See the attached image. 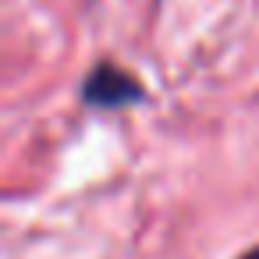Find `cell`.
<instances>
[{
    "label": "cell",
    "mask_w": 259,
    "mask_h": 259,
    "mask_svg": "<svg viewBox=\"0 0 259 259\" xmlns=\"http://www.w3.org/2000/svg\"><path fill=\"white\" fill-rule=\"evenodd\" d=\"M146 96L142 82L135 75H128L124 68L117 64H96L93 75L85 78L82 85V100L89 107H103V110H114V107H132Z\"/></svg>",
    "instance_id": "cell-1"
},
{
    "label": "cell",
    "mask_w": 259,
    "mask_h": 259,
    "mask_svg": "<svg viewBox=\"0 0 259 259\" xmlns=\"http://www.w3.org/2000/svg\"><path fill=\"white\" fill-rule=\"evenodd\" d=\"M241 259H259V248H252V252H245Z\"/></svg>",
    "instance_id": "cell-2"
}]
</instances>
